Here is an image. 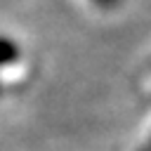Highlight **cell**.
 <instances>
[{
  "instance_id": "7a4b0ae2",
  "label": "cell",
  "mask_w": 151,
  "mask_h": 151,
  "mask_svg": "<svg viewBox=\"0 0 151 151\" xmlns=\"http://www.w3.org/2000/svg\"><path fill=\"white\" fill-rule=\"evenodd\" d=\"M97 2H104V5H109V2H113V0H97Z\"/></svg>"
},
{
  "instance_id": "6da1fadb",
  "label": "cell",
  "mask_w": 151,
  "mask_h": 151,
  "mask_svg": "<svg viewBox=\"0 0 151 151\" xmlns=\"http://www.w3.org/2000/svg\"><path fill=\"white\" fill-rule=\"evenodd\" d=\"M17 57H19L17 45L7 38H0V64H12V61H17Z\"/></svg>"
}]
</instances>
